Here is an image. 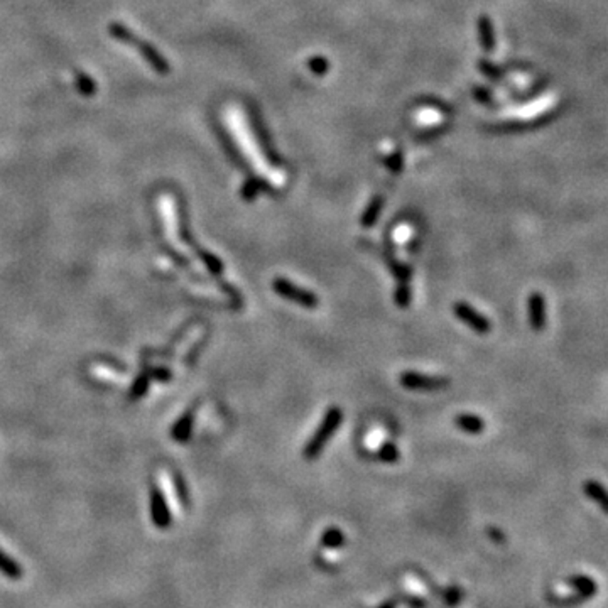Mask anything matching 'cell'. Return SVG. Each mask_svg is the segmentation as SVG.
Returning a JSON list of instances; mask_svg holds the SVG:
<instances>
[{"label":"cell","instance_id":"1","mask_svg":"<svg viewBox=\"0 0 608 608\" xmlns=\"http://www.w3.org/2000/svg\"><path fill=\"white\" fill-rule=\"evenodd\" d=\"M225 124H227L228 131H232L233 139H235L237 145H239V149L244 154L245 157H247L249 162L256 168L257 171H260L262 174H265L264 178H267L269 181H276L279 176V169L272 168V166L269 164V161L265 159V156L262 154L259 144L256 143V137H253L251 127H249L247 119H245V115L242 114V110L239 107H227V110H225Z\"/></svg>","mask_w":608,"mask_h":608},{"label":"cell","instance_id":"2","mask_svg":"<svg viewBox=\"0 0 608 608\" xmlns=\"http://www.w3.org/2000/svg\"><path fill=\"white\" fill-rule=\"evenodd\" d=\"M341 423H343V411H341L340 407H330V409L326 411V414L323 416V421L319 423L318 430L308 440L303 451L304 458H306V460H315V458L323 451L324 444L335 435V431L341 426Z\"/></svg>","mask_w":608,"mask_h":608},{"label":"cell","instance_id":"3","mask_svg":"<svg viewBox=\"0 0 608 608\" xmlns=\"http://www.w3.org/2000/svg\"><path fill=\"white\" fill-rule=\"evenodd\" d=\"M272 289L274 293L281 296L286 301L296 303L299 306L308 308V310H315L319 306V298L311 291L303 289V287L293 284L291 281H287L284 277H276L272 281Z\"/></svg>","mask_w":608,"mask_h":608},{"label":"cell","instance_id":"4","mask_svg":"<svg viewBox=\"0 0 608 608\" xmlns=\"http://www.w3.org/2000/svg\"><path fill=\"white\" fill-rule=\"evenodd\" d=\"M112 34L126 41L127 44L134 46L136 49H139V53L154 66V70H157L159 73H168V63H166L164 58H161L159 53H157L151 44H145L144 39H140L134 32L128 31L126 26H114L112 27Z\"/></svg>","mask_w":608,"mask_h":608},{"label":"cell","instance_id":"5","mask_svg":"<svg viewBox=\"0 0 608 608\" xmlns=\"http://www.w3.org/2000/svg\"><path fill=\"white\" fill-rule=\"evenodd\" d=\"M399 382L407 390H441L449 387V378L441 376H428L421 372H402Z\"/></svg>","mask_w":608,"mask_h":608},{"label":"cell","instance_id":"6","mask_svg":"<svg viewBox=\"0 0 608 608\" xmlns=\"http://www.w3.org/2000/svg\"><path fill=\"white\" fill-rule=\"evenodd\" d=\"M453 313L460 322H463L470 330L475 333H480V335H487V333L492 331V322H490L487 316L478 313L473 306H470L468 303H456L453 306Z\"/></svg>","mask_w":608,"mask_h":608},{"label":"cell","instance_id":"7","mask_svg":"<svg viewBox=\"0 0 608 608\" xmlns=\"http://www.w3.org/2000/svg\"><path fill=\"white\" fill-rule=\"evenodd\" d=\"M529 310V323L534 331H543L548 322V313H546V299L541 293H532L529 296L527 301Z\"/></svg>","mask_w":608,"mask_h":608},{"label":"cell","instance_id":"8","mask_svg":"<svg viewBox=\"0 0 608 608\" xmlns=\"http://www.w3.org/2000/svg\"><path fill=\"white\" fill-rule=\"evenodd\" d=\"M151 510H152V520L157 527L166 529L169 526L171 512H169L168 502H166V498H164V494L156 492L152 495Z\"/></svg>","mask_w":608,"mask_h":608},{"label":"cell","instance_id":"9","mask_svg":"<svg viewBox=\"0 0 608 608\" xmlns=\"http://www.w3.org/2000/svg\"><path fill=\"white\" fill-rule=\"evenodd\" d=\"M455 426L458 430L465 431L466 435H480L485 430V421L477 414H458L455 418Z\"/></svg>","mask_w":608,"mask_h":608},{"label":"cell","instance_id":"10","mask_svg":"<svg viewBox=\"0 0 608 608\" xmlns=\"http://www.w3.org/2000/svg\"><path fill=\"white\" fill-rule=\"evenodd\" d=\"M583 490H585V494L588 495L591 501L597 502L598 505L602 507V510L608 514V490L602 485V483L588 480L585 485H583Z\"/></svg>","mask_w":608,"mask_h":608},{"label":"cell","instance_id":"11","mask_svg":"<svg viewBox=\"0 0 608 608\" xmlns=\"http://www.w3.org/2000/svg\"><path fill=\"white\" fill-rule=\"evenodd\" d=\"M0 573H2L4 576L11 578V580H19L24 573L22 566H20L15 560H12L6 551H2V549H0Z\"/></svg>","mask_w":608,"mask_h":608},{"label":"cell","instance_id":"12","mask_svg":"<svg viewBox=\"0 0 608 608\" xmlns=\"http://www.w3.org/2000/svg\"><path fill=\"white\" fill-rule=\"evenodd\" d=\"M568 583L573 588H576L578 595H580L581 598H590L597 593V583L588 576H573L569 578Z\"/></svg>","mask_w":608,"mask_h":608},{"label":"cell","instance_id":"13","mask_svg":"<svg viewBox=\"0 0 608 608\" xmlns=\"http://www.w3.org/2000/svg\"><path fill=\"white\" fill-rule=\"evenodd\" d=\"M399 458H401V453H399V449L394 443H384L377 451V460L382 461V463H397Z\"/></svg>","mask_w":608,"mask_h":608},{"label":"cell","instance_id":"14","mask_svg":"<svg viewBox=\"0 0 608 608\" xmlns=\"http://www.w3.org/2000/svg\"><path fill=\"white\" fill-rule=\"evenodd\" d=\"M322 544L326 546V548H333V549L341 548V546L345 544L343 532H341L340 529H328V531L323 532Z\"/></svg>","mask_w":608,"mask_h":608},{"label":"cell","instance_id":"15","mask_svg":"<svg viewBox=\"0 0 608 608\" xmlns=\"http://www.w3.org/2000/svg\"><path fill=\"white\" fill-rule=\"evenodd\" d=\"M191 426H193V416H191V414H186L185 418H183V419L179 421V423L176 424V428H174L173 436H174V438H176L178 441H186V440L190 438V435H191Z\"/></svg>","mask_w":608,"mask_h":608},{"label":"cell","instance_id":"16","mask_svg":"<svg viewBox=\"0 0 608 608\" xmlns=\"http://www.w3.org/2000/svg\"><path fill=\"white\" fill-rule=\"evenodd\" d=\"M381 210H382V198H376L372 201V205H370L367 208V211L364 213L362 225H364V227H372V225L377 222L378 215H381Z\"/></svg>","mask_w":608,"mask_h":608},{"label":"cell","instance_id":"17","mask_svg":"<svg viewBox=\"0 0 608 608\" xmlns=\"http://www.w3.org/2000/svg\"><path fill=\"white\" fill-rule=\"evenodd\" d=\"M199 259L205 262L206 269L210 270L211 274H215V276H220V274L223 272V264L220 262L218 257L211 256V253L208 252H199Z\"/></svg>","mask_w":608,"mask_h":608},{"label":"cell","instance_id":"18","mask_svg":"<svg viewBox=\"0 0 608 608\" xmlns=\"http://www.w3.org/2000/svg\"><path fill=\"white\" fill-rule=\"evenodd\" d=\"M411 298L412 293L409 284H407V282H401L397 289H395V303H397V306L407 308L411 304Z\"/></svg>","mask_w":608,"mask_h":608},{"label":"cell","instance_id":"19","mask_svg":"<svg viewBox=\"0 0 608 608\" xmlns=\"http://www.w3.org/2000/svg\"><path fill=\"white\" fill-rule=\"evenodd\" d=\"M390 269H392V274L395 277H397L399 282H409V279L412 276V270H411L409 265L397 264V262H390Z\"/></svg>","mask_w":608,"mask_h":608}]
</instances>
